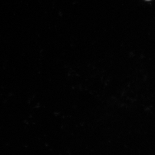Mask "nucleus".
I'll use <instances>...</instances> for the list:
<instances>
[{
  "mask_svg": "<svg viewBox=\"0 0 155 155\" xmlns=\"http://www.w3.org/2000/svg\"><path fill=\"white\" fill-rule=\"evenodd\" d=\"M145 1H151V0H145Z\"/></svg>",
  "mask_w": 155,
  "mask_h": 155,
  "instance_id": "f257e3e1",
  "label": "nucleus"
}]
</instances>
